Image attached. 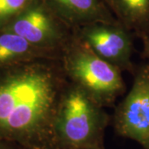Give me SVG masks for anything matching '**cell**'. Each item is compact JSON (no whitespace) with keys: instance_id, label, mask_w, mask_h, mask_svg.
I'll use <instances>...</instances> for the list:
<instances>
[{"instance_id":"obj_1","label":"cell","mask_w":149,"mask_h":149,"mask_svg":"<svg viewBox=\"0 0 149 149\" xmlns=\"http://www.w3.org/2000/svg\"><path fill=\"white\" fill-rule=\"evenodd\" d=\"M68 82L58 59L0 68V140L23 149H57L55 118Z\"/></svg>"},{"instance_id":"obj_2","label":"cell","mask_w":149,"mask_h":149,"mask_svg":"<svg viewBox=\"0 0 149 149\" xmlns=\"http://www.w3.org/2000/svg\"><path fill=\"white\" fill-rule=\"evenodd\" d=\"M109 122L105 107L69 81L55 118L57 149H104V138Z\"/></svg>"},{"instance_id":"obj_3","label":"cell","mask_w":149,"mask_h":149,"mask_svg":"<svg viewBox=\"0 0 149 149\" xmlns=\"http://www.w3.org/2000/svg\"><path fill=\"white\" fill-rule=\"evenodd\" d=\"M68 80L104 107L113 105L126 86L122 71L100 57L75 32L61 57Z\"/></svg>"},{"instance_id":"obj_4","label":"cell","mask_w":149,"mask_h":149,"mask_svg":"<svg viewBox=\"0 0 149 149\" xmlns=\"http://www.w3.org/2000/svg\"><path fill=\"white\" fill-rule=\"evenodd\" d=\"M2 30L13 32L34 47L57 54L61 57L74 35V30L42 0H34L26 10Z\"/></svg>"},{"instance_id":"obj_5","label":"cell","mask_w":149,"mask_h":149,"mask_svg":"<svg viewBox=\"0 0 149 149\" xmlns=\"http://www.w3.org/2000/svg\"><path fill=\"white\" fill-rule=\"evenodd\" d=\"M132 87L115 109L113 125L118 135L149 149V64L133 72Z\"/></svg>"},{"instance_id":"obj_6","label":"cell","mask_w":149,"mask_h":149,"mask_svg":"<svg viewBox=\"0 0 149 149\" xmlns=\"http://www.w3.org/2000/svg\"><path fill=\"white\" fill-rule=\"evenodd\" d=\"M100 57L121 71L134 72L132 58L133 34L118 21L96 22L74 29Z\"/></svg>"},{"instance_id":"obj_7","label":"cell","mask_w":149,"mask_h":149,"mask_svg":"<svg viewBox=\"0 0 149 149\" xmlns=\"http://www.w3.org/2000/svg\"><path fill=\"white\" fill-rule=\"evenodd\" d=\"M73 30L96 22H114L104 0H42Z\"/></svg>"},{"instance_id":"obj_8","label":"cell","mask_w":149,"mask_h":149,"mask_svg":"<svg viewBox=\"0 0 149 149\" xmlns=\"http://www.w3.org/2000/svg\"><path fill=\"white\" fill-rule=\"evenodd\" d=\"M38 59L61 60V56L34 47L13 32L0 31V68Z\"/></svg>"},{"instance_id":"obj_9","label":"cell","mask_w":149,"mask_h":149,"mask_svg":"<svg viewBox=\"0 0 149 149\" xmlns=\"http://www.w3.org/2000/svg\"><path fill=\"white\" fill-rule=\"evenodd\" d=\"M117 21L134 36L149 34V0H104Z\"/></svg>"},{"instance_id":"obj_10","label":"cell","mask_w":149,"mask_h":149,"mask_svg":"<svg viewBox=\"0 0 149 149\" xmlns=\"http://www.w3.org/2000/svg\"><path fill=\"white\" fill-rule=\"evenodd\" d=\"M34 0H0V30L6 27Z\"/></svg>"},{"instance_id":"obj_11","label":"cell","mask_w":149,"mask_h":149,"mask_svg":"<svg viewBox=\"0 0 149 149\" xmlns=\"http://www.w3.org/2000/svg\"><path fill=\"white\" fill-rule=\"evenodd\" d=\"M141 39H142V42H143V49L144 56L149 61V34L142 37Z\"/></svg>"},{"instance_id":"obj_12","label":"cell","mask_w":149,"mask_h":149,"mask_svg":"<svg viewBox=\"0 0 149 149\" xmlns=\"http://www.w3.org/2000/svg\"><path fill=\"white\" fill-rule=\"evenodd\" d=\"M8 143H6L4 141L0 140V149H10L9 147L8 146Z\"/></svg>"}]
</instances>
